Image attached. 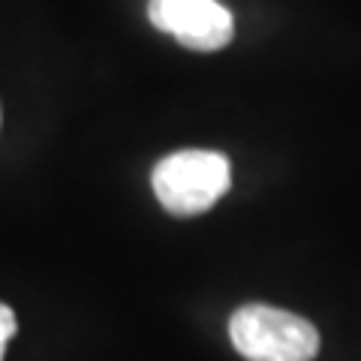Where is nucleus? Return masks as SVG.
I'll return each instance as SVG.
<instances>
[{
	"mask_svg": "<svg viewBox=\"0 0 361 361\" xmlns=\"http://www.w3.org/2000/svg\"><path fill=\"white\" fill-rule=\"evenodd\" d=\"M157 202L175 217L214 208L232 184V163L220 151L190 148L163 157L151 175Z\"/></svg>",
	"mask_w": 361,
	"mask_h": 361,
	"instance_id": "1",
	"label": "nucleus"
},
{
	"mask_svg": "<svg viewBox=\"0 0 361 361\" xmlns=\"http://www.w3.org/2000/svg\"><path fill=\"white\" fill-rule=\"evenodd\" d=\"M229 337L247 361H313L319 353V331L307 319L268 304L235 310Z\"/></svg>",
	"mask_w": 361,
	"mask_h": 361,
	"instance_id": "2",
	"label": "nucleus"
},
{
	"mask_svg": "<svg viewBox=\"0 0 361 361\" xmlns=\"http://www.w3.org/2000/svg\"><path fill=\"white\" fill-rule=\"evenodd\" d=\"M148 18L193 51H217L235 37V18L220 0H151Z\"/></svg>",
	"mask_w": 361,
	"mask_h": 361,
	"instance_id": "3",
	"label": "nucleus"
},
{
	"mask_svg": "<svg viewBox=\"0 0 361 361\" xmlns=\"http://www.w3.org/2000/svg\"><path fill=\"white\" fill-rule=\"evenodd\" d=\"M16 331H18V322H16V313H13V307H6V304L0 301V361H4L6 343L16 337Z\"/></svg>",
	"mask_w": 361,
	"mask_h": 361,
	"instance_id": "4",
	"label": "nucleus"
}]
</instances>
